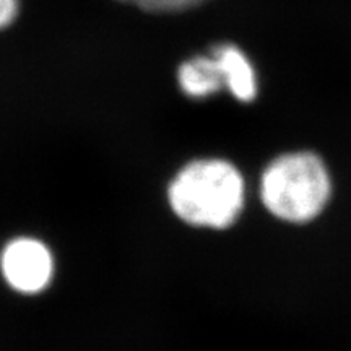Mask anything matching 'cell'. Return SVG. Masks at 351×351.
I'll return each mask as SVG.
<instances>
[{"label": "cell", "mask_w": 351, "mask_h": 351, "mask_svg": "<svg viewBox=\"0 0 351 351\" xmlns=\"http://www.w3.org/2000/svg\"><path fill=\"white\" fill-rule=\"evenodd\" d=\"M174 213L189 225L223 230L236 221L244 205V179L225 160L192 161L171 182Z\"/></svg>", "instance_id": "1"}, {"label": "cell", "mask_w": 351, "mask_h": 351, "mask_svg": "<svg viewBox=\"0 0 351 351\" xmlns=\"http://www.w3.org/2000/svg\"><path fill=\"white\" fill-rule=\"evenodd\" d=\"M330 194V174L315 153H287L271 161L262 174L263 205L283 221H313L324 212Z\"/></svg>", "instance_id": "2"}, {"label": "cell", "mask_w": 351, "mask_h": 351, "mask_svg": "<svg viewBox=\"0 0 351 351\" xmlns=\"http://www.w3.org/2000/svg\"><path fill=\"white\" fill-rule=\"evenodd\" d=\"M2 274L13 289L23 295H36L51 283L54 258L41 241L19 238L2 252Z\"/></svg>", "instance_id": "3"}, {"label": "cell", "mask_w": 351, "mask_h": 351, "mask_svg": "<svg viewBox=\"0 0 351 351\" xmlns=\"http://www.w3.org/2000/svg\"><path fill=\"white\" fill-rule=\"evenodd\" d=\"M212 54L221 70L225 90L243 103H251L257 96L258 83L256 69L245 52L234 44H219Z\"/></svg>", "instance_id": "4"}, {"label": "cell", "mask_w": 351, "mask_h": 351, "mask_svg": "<svg viewBox=\"0 0 351 351\" xmlns=\"http://www.w3.org/2000/svg\"><path fill=\"white\" fill-rule=\"evenodd\" d=\"M178 82L184 93L195 99L225 90L221 70L213 54L195 56L182 62L178 70Z\"/></svg>", "instance_id": "5"}, {"label": "cell", "mask_w": 351, "mask_h": 351, "mask_svg": "<svg viewBox=\"0 0 351 351\" xmlns=\"http://www.w3.org/2000/svg\"><path fill=\"white\" fill-rule=\"evenodd\" d=\"M121 2L132 3V5L143 8L148 12H181L187 10V8L197 7L199 3L205 2V0H121Z\"/></svg>", "instance_id": "6"}, {"label": "cell", "mask_w": 351, "mask_h": 351, "mask_svg": "<svg viewBox=\"0 0 351 351\" xmlns=\"http://www.w3.org/2000/svg\"><path fill=\"white\" fill-rule=\"evenodd\" d=\"M20 10V0H0V29L10 26Z\"/></svg>", "instance_id": "7"}]
</instances>
